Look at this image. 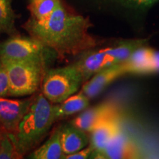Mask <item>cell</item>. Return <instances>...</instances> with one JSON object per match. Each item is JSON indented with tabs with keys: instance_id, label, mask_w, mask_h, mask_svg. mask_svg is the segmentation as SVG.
Wrapping results in <instances>:
<instances>
[{
	"instance_id": "7a4b0ae2",
	"label": "cell",
	"mask_w": 159,
	"mask_h": 159,
	"mask_svg": "<svg viewBox=\"0 0 159 159\" xmlns=\"http://www.w3.org/2000/svg\"><path fill=\"white\" fill-rule=\"evenodd\" d=\"M53 105L42 93L38 94L16 132L8 134L21 158L39 146L56 122Z\"/></svg>"
},
{
	"instance_id": "277c9868",
	"label": "cell",
	"mask_w": 159,
	"mask_h": 159,
	"mask_svg": "<svg viewBox=\"0 0 159 159\" xmlns=\"http://www.w3.org/2000/svg\"><path fill=\"white\" fill-rule=\"evenodd\" d=\"M83 83L74 64L47 69L41 85L42 94L52 104L62 102L75 94Z\"/></svg>"
},
{
	"instance_id": "9a60e30c",
	"label": "cell",
	"mask_w": 159,
	"mask_h": 159,
	"mask_svg": "<svg viewBox=\"0 0 159 159\" xmlns=\"http://www.w3.org/2000/svg\"><path fill=\"white\" fill-rule=\"evenodd\" d=\"M89 105V99L82 91L66 99L62 102L54 104V114L55 120L66 118L80 111L85 110Z\"/></svg>"
},
{
	"instance_id": "ac0fdd59",
	"label": "cell",
	"mask_w": 159,
	"mask_h": 159,
	"mask_svg": "<svg viewBox=\"0 0 159 159\" xmlns=\"http://www.w3.org/2000/svg\"><path fill=\"white\" fill-rule=\"evenodd\" d=\"M15 19L16 14L12 8V0H0V33L16 35Z\"/></svg>"
},
{
	"instance_id": "30bf717a",
	"label": "cell",
	"mask_w": 159,
	"mask_h": 159,
	"mask_svg": "<svg viewBox=\"0 0 159 159\" xmlns=\"http://www.w3.org/2000/svg\"><path fill=\"white\" fill-rule=\"evenodd\" d=\"M140 157V150L136 143L121 130L102 151L94 150L91 158L127 159Z\"/></svg>"
},
{
	"instance_id": "6da1fadb",
	"label": "cell",
	"mask_w": 159,
	"mask_h": 159,
	"mask_svg": "<svg viewBox=\"0 0 159 159\" xmlns=\"http://www.w3.org/2000/svg\"><path fill=\"white\" fill-rule=\"evenodd\" d=\"M91 26L89 18L71 11L63 1L47 19L35 21L30 18L23 27L31 37L52 49L57 58H64L79 55L98 45L89 32Z\"/></svg>"
},
{
	"instance_id": "4fadbf2b",
	"label": "cell",
	"mask_w": 159,
	"mask_h": 159,
	"mask_svg": "<svg viewBox=\"0 0 159 159\" xmlns=\"http://www.w3.org/2000/svg\"><path fill=\"white\" fill-rule=\"evenodd\" d=\"M121 130L119 116L106 121L91 132L90 146L95 150L102 151L106 145L119 134Z\"/></svg>"
},
{
	"instance_id": "603a6c76",
	"label": "cell",
	"mask_w": 159,
	"mask_h": 159,
	"mask_svg": "<svg viewBox=\"0 0 159 159\" xmlns=\"http://www.w3.org/2000/svg\"><path fill=\"white\" fill-rule=\"evenodd\" d=\"M5 130V129L2 128L1 126H0V144H1V140H2V134Z\"/></svg>"
},
{
	"instance_id": "7402d4cb",
	"label": "cell",
	"mask_w": 159,
	"mask_h": 159,
	"mask_svg": "<svg viewBox=\"0 0 159 159\" xmlns=\"http://www.w3.org/2000/svg\"><path fill=\"white\" fill-rule=\"evenodd\" d=\"M94 150V149L89 145V147H85V148H83V149H82V150L77 151V152H75V153L69 154V155H67V156H65L64 158H66V159L91 158V155H92Z\"/></svg>"
},
{
	"instance_id": "52a82bcc",
	"label": "cell",
	"mask_w": 159,
	"mask_h": 159,
	"mask_svg": "<svg viewBox=\"0 0 159 159\" xmlns=\"http://www.w3.org/2000/svg\"><path fill=\"white\" fill-rule=\"evenodd\" d=\"M79 55L78 59L73 64L80 72L83 83L99 71L116 63H119L116 59L107 53L104 49H99L97 50L91 49Z\"/></svg>"
},
{
	"instance_id": "9c48e42d",
	"label": "cell",
	"mask_w": 159,
	"mask_h": 159,
	"mask_svg": "<svg viewBox=\"0 0 159 159\" xmlns=\"http://www.w3.org/2000/svg\"><path fill=\"white\" fill-rule=\"evenodd\" d=\"M119 116L114 104L105 102L87 109L71 121V124L86 133H91L109 119Z\"/></svg>"
},
{
	"instance_id": "8fae6325",
	"label": "cell",
	"mask_w": 159,
	"mask_h": 159,
	"mask_svg": "<svg viewBox=\"0 0 159 159\" xmlns=\"http://www.w3.org/2000/svg\"><path fill=\"white\" fill-rule=\"evenodd\" d=\"M123 75H125V71L122 63H116L93 75L84 83L81 91L89 99L94 98L113 81Z\"/></svg>"
},
{
	"instance_id": "ba28073f",
	"label": "cell",
	"mask_w": 159,
	"mask_h": 159,
	"mask_svg": "<svg viewBox=\"0 0 159 159\" xmlns=\"http://www.w3.org/2000/svg\"><path fill=\"white\" fill-rule=\"evenodd\" d=\"M122 64L125 74L144 75L159 72V51L144 45L137 49Z\"/></svg>"
},
{
	"instance_id": "e0dca14e",
	"label": "cell",
	"mask_w": 159,
	"mask_h": 159,
	"mask_svg": "<svg viewBox=\"0 0 159 159\" xmlns=\"http://www.w3.org/2000/svg\"><path fill=\"white\" fill-rule=\"evenodd\" d=\"M63 0H29L27 6L31 19L42 21L47 19L62 3Z\"/></svg>"
},
{
	"instance_id": "7c38bea8",
	"label": "cell",
	"mask_w": 159,
	"mask_h": 159,
	"mask_svg": "<svg viewBox=\"0 0 159 159\" xmlns=\"http://www.w3.org/2000/svg\"><path fill=\"white\" fill-rule=\"evenodd\" d=\"M89 138L86 132L71 123L61 126V142L65 156L75 153L88 146Z\"/></svg>"
},
{
	"instance_id": "5b68a950",
	"label": "cell",
	"mask_w": 159,
	"mask_h": 159,
	"mask_svg": "<svg viewBox=\"0 0 159 159\" xmlns=\"http://www.w3.org/2000/svg\"><path fill=\"white\" fill-rule=\"evenodd\" d=\"M39 57L52 61L57 57L52 49L43 46L31 36L13 35L0 43V59L2 62L21 61Z\"/></svg>"
},
{
	"instance_id": "8992f818",
	"label": "cell",
	"mask_w": 159,
	"mask_h": 159,
	"mask_svg": "<svg viewBox=\"0 0 159 159\" xmlns=\"http://www.w3.org/2000/svg\"><path fill=\"white\" fill-rule=\"evenodd\" d=\"M36 95L21 99L0 97V126L7 134H14L16 132L20 122L29 111Z\"/></svg>"
},
{
	"instance_id": "44dd1931",
	"label": "cell",
	"mask_w": 159,
	"mask_h": 159,
	"mask_svg": "<svg viewBox=\"0 0 159 159\" xmlns=\"http://www.w3.org/2000/svg\"><path fill=\"white\" fill-rule=\"evenodd\" d=\"M9 83L5 65L0 59V97H8Z\"/></svg>"
},
{
	"instance_id": "2e32d148",
	"label": "cell",
	"mask_w": 159,
	"mask_h": 159,
	"mask_svg": "<svg viewBox=\"0 0 159 159\" xmlns=\"http://www.w3.org/2000/svg\"><path fill=\"white\" fill-rule=\"evenodd\" d=\"M147 42L148 40L146 39L120 41L117 43V44L106 47L104 49L107 53L116 59L119 63H123L126 61L137 49L146 45Z\"/></svg>"
},
{
	"instance_id": "3957f363",
	"label": "cell",
	"mask_w": 159,
	"mask_h": 159,
	"mask_svg": "<svg viewBox=\"0 0 159 159\" xmlns=\"http://www.w3.org/2000/svg\"><path fill=\"white\" fill-rule=\"evenodd\" d=\"M51 61L39 57L3 62L8 77V97H27L35 94L42 85L47 65Z\"/></svg>"
},
{
	"instance_id": "d6986e66",
	"label": "cell",
	"mask_w": 159,
	"mask_h": 159,
	"mask_svg": "<svg viewBox=\"0 0 159 159\" xmlns=\"http://www.w3.org/2000/svg\"><path fill=\"white\" fill-rule=\"evenodd\" d=\"M22 158L18 152L16 146L9 134L4 131L0 144V159H19Z\"/></svg>"
},
{
	"instance_id": "5bb4252c",
	"label": "cell",
	"mask_w": 159,
	"mask_h": 159,
	"mask_svg": "<svg viewBox=\"0 0 159 159\" xmlns=\"http://www.w3.org/2000/svg\"><path fill=\"white\" fill-rule=\"evenodd\" d=\"M64 157L61 142V126L53 130L44 144L35 148L28 156L32 159H61Z\"/></svg>"
},
{
	"instance_id": "ffe728a7",
	"label": "cell",
	"mask_w": 159,
	"mask_h": 159,
	"mask_svg": "<svg viewBox=\"0 0 159 159\" xmlns=\"http://www.w3.org/2000/svg\"><path fill=\"white\" fill-rule=\"evenodd\" d=\"M111 1L129 9L143 10L148 8L159 0H111Z\"/></svg>"
}]
</instances>
